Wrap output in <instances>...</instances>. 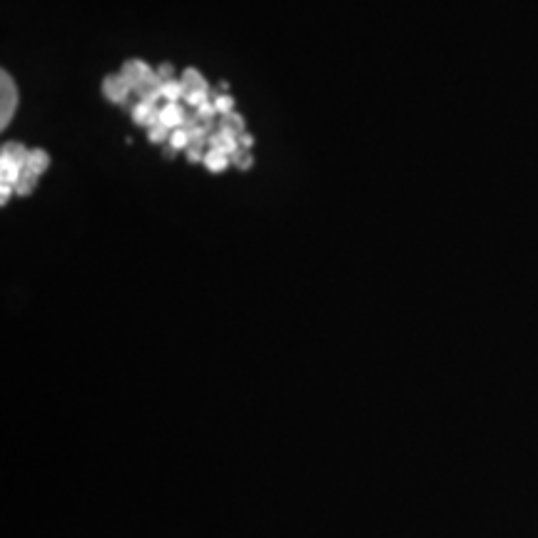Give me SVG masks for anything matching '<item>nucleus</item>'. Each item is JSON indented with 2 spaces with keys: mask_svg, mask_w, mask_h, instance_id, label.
Listing matches in <instances>:
<instances>
[{
  "mask_svg": "<svg viewBox=\"0 0 538 538\" xmlns=\"http://www.w3.org/2000/svg\"><path fill=\"white\" fill-rule=\"evenodd\" d=\"M122 75L130 83V90L135 95H140L148 102H157V97H162V80H160L157 70H150V65H145L143 60H127L122 65Z\"/></svg>",
  "mask_w": 538,
  "mask_h": 538,
  "instance_id": "nucleus-1",
  "label": "nucleus"
},
{
  "mask_svg": "<svg viewBox=\"0 0 538 538\" xmlns=\"http://www.w3.org/2000/svg\"><path fill=\"white\" fill-rule=\"evenodd\" d=\"M16 107H18V88L13 83L11 73L3 70L0 73V127L6 130L11 125L13 115H16Z\"/></svg>",
  "mask_w": 538,
  "mask_h": 538,
  "instance_id": "nucleus-2",
  "label": "nucleus"
},
{
  "mask_svg": "<svg viewBox=\"0 0 538 538\" xmlns=\"http://www.w3.org/2000/svg\"><path fill=\"white\" fill-rule=\"evenodd\" d=\"M130 83L125 80V75H107L105 80H102V95L107 97L110 102H115V105H125L127 97H130Z\"/></svg>",
  "mask_w": 538,
  "mask_h": 538,
  "instance_id": "nucleus-3",
  "label": "nucleus"
},
{
  "mask_svg": "<svg viewBox=\"0 0 538 538\" xmlns=\"http://www.w3.org/2000/svg\"><path fill=\"white\" fill-rule=\"evenodd\" d=\"M132 120L143 127H153L155 122H160L157 105H155V102H148V100H140L138 105L132 107Z\"/></svg>",
  "mask_w": 538,
  "mask_h": 538,
  "instance_id": "nucleus-4",
  "label": "nucleus"
},
{
  "mask_svg": "<svg viewBox=\"0 0 538 538\" xmlns=\"http://www.w3.org/2000/svg\"><path fill=\"white\" fill-rule=\"evenodd\" d=\"M187 120L185 110H182V105L179 102H167V105L160 110V122L162 125H167L169 130H177V127H182Z\"/></svg>",
  "mask_w": 538,
  "mask_h": 538,
  "instance_id": "nucleus-5",
  "label": "nucleus"
},
{
  "mask_svg": "<svg viewBox=\"0 0 538 538\" xmlns=\"http://www.w3.org/2000/svg\"><path fill=\"white\" fill-rule=\"evenodd\" d=\"M182 85H185V95H190V92H212L210 85H207V80L202 78V73H200V70H195V68H187L185 70Z\"/></svg>",
  "mask_w": 538,
  "mask_h": 538,
  "instance_id": "nucleus-6",
  "label": "nucleus"
},
{
  "mask_svg": "<svg viewBox=\"0 0 538 538\" xmlns=\"http://www.w3.org/2000/svg\"><path fill=\"white\" fill-rule=\"evenodd\" d=\"M0 157H8L11 162L20 165L23 169L28 167V157H30V150H25L20 143H6L3 145V153H0Z\"/></svg>",
  "mask_w": 538,
  "mask_h": 538,
  "instance_id": "nucleus-7",
  "label": "nucleus"
},
{
  "mask_svg": "<svg viewBox=\"0 0 538 538\" xmlns=\"http://www.w3.org/2000/svg\"><path fill=\"white\" fill-rule=\"evenodd\" d=\"M217 127H222V130H227L229 135H234V138H242L244 132H247V125H244V120H242V115H237V112H229V115H225L220 120V125Z\"/></svg>",
  "mask_w": 538,
  "mask_h": 538,
  "instance_id": "nucleus-8",
  "label": "nucleus"
},
{
  "mask_svg": "<svg viewBox=\"0 0 538 538\" xmlns=\"http://www.w3.org/2000/svg\"><path fill=\"white\" fill-rule=\"evenodd\" d=\"M23 174V167L16 162H11L8 157H0V179L6 182V185H13L16 187V182L20 179Z\"/></svg>",
  "mask_w": 538,
  "mask_h": 538,
  "instance_id": "nucleus-9",
  "label": "nucleus"
},
{
  "mask_svg": "<svg viewBox=\"0 0 538 538\" xmlns=\"http://www.w3.org/2000/svg\"><path fill=\"white\" fill-rule=\"evenodd\" d=\"M50 167V157L45 150H30V157H28V169H30L32 174H37L40 177L45 169Z\"/></svg>",
  "mask_w": 538,
  "mask_h": 538,
  "instance_id": "nucleus-10",
  "label": "nucleus"
},
{
  "mask_svg": "<svg viewBox=\"0 0 538 538\" xmlns=\"http://www.w3.org/2000/svg\"><path fill=\"white\" fill-rule=\"evenodd\" d=\"M205 165H207V169H210V172H225V169H227V165H229V157H227V155L217 153V150H207V153H205Z\"/></svg>",
  "mask_w": 538,
  "mask_h": 538,
  "instance_id": "nucleus-11",
  "label": "nucleus"
},
{
  "mask_svg": "<svg viewBox=\"0 0 538 538\" xmlns=\"http://www.w3.org/2000/svg\"><path fill=\"white\" fill-rule=\"evenodd\" d=\"M35 185H37V174H32L30 169H23V174H20V179L16 182V192L18 195H23V197H28L30 195L32 190H35Z\"/></svg>",
  "mask_w": 538,
  "mask_h": 538,
  "instance_id": "nucleus-12",
  "label": "nucleus"
},
{
  "mask_svg": "<svg viewBox=\"0 0 538 538\" xmlns=\"http://www.w3.org/2000/svg\"><path fill=\"white\" fill-rule=\"evenodd\" d=\"M148 138L153 140V143H169L172 130H169L167 125H162V122H155L153 127H148Z\"/></svg>",
  "mask_w": 538,
  "mask_h": 538,
  "instance_id": "nucleus-13",
  "label": "nucleus"
},
{
  "mask_svg": "<svg viewBox=\"0 0 538 538\" xmlns=\"http://www.w3.org/2000/svg\"><path fill=\"white\" fill-rule=\"evenodd\" d=\"M182 95H185V85H182V83H174V80H169V83L162 85V97H167V102H177Z\"/></svg>",
  "mask_w": 538,
  "mask_h": 538,
  "instance_id": "nucleus-14",
  "label": "nucleus"
},
{
  "mask_svg": "<svg viewBox=\"0 0 538 538\" xmlns=\"http://www.w3.org/2000/svg\"><path fill=\"white\" fill-rule=\"evenodd\" d=\"M190 132L185 130V127H177V130H172V138H169V145H172L174 150H185L190 148Z\"/></svg>",
  "mask_w": 538,
  "mask_h": 538,
  "instance_id": "nucleus-15",
  "label": "nucleus"
},
{
  "mask_svg": "<svg viewBox=\"0 0 538 538\" xmlns=\"http://www.w3.org/2000/svg\"><path fill=\"white\" fill-rule=\"evenodd\" d=\"M215 110L220 112L222 117L229 115V112L234 110V100H232V97H227V95H217L215 97Z\"/></svg>",
  "mask_w": 538,
  "mask_h": 538,
  "instance_id": "nucleus-16",
  "label": "nucleus"
},
{
  "mask_svg": "<svg viewBox=\"0 0 538 538\" xmlns=\"http://www.w3.org/2000/svg\"><path fill=\"white\" fill-rule=\"evenodd\" d=\"M229 160H232V162L237 165L239 169H249V167H252V155H249V153H247V150H244V148H239L237 153H234V155H232V157H229Z\"/></svg>",
  "mask_w": 538,
  "mask_h": 538,
  "instance_id": "nucleus-17",
  "label": "nucleus"
},
{
  "mask_svg": "<svg viewBox=\"0 0 538 538\" xmlns=\"http://www.w3.org/2000/svg\"><path fill=\"white\" fill-rule=\"evenodd\" d=\"M215 102H205L202 107H197V112L192 117L195 120H200V122H212V117H215Z\"/></svg>",
  "mask_w": 538,
  "mask_h": 538,
  "instance_id": "nucleus-18",
  "label": "nucleus"
},
{
  "mask_svg": "<svg viewBox=\"0 0 538 538\" xmlns=\"http://www.w3.org/2000/svg\"><path fill=\"white\" fill-rule=\"evenodd\" d=\"M185 97L192 107H202L205 102H210V92H190V95H185Z\"/></svg>",
  "mask_w": 538,
  "mask_h": 538,
  "instance_id": "nucleus-19",
  "label": "nucleus"
},
{
  "mask_svg": "<svg viewBox=\"0 0 538 538\" xmlns=\"http://www.w3.org/2000/svg\"><path fill=\"white\" fill-rule=\"evenodd\" d=\"M172 73H174V68L169 63H162L157 68V75H160V80H162V83H169V80H172Z\"/></svg>",
  "mask_w": 538,
  "mask_h": 538,
  "instance_id": "nucleus-20",
  "label": "nucleus"
},
{
  "mask_svg": "<svg viewBox=\"0 0 538 538\" xmlns=\"http://www.w3.org/2000/svg\"><path fill=\"white\" fill-rule=\"evenodd\" d=\"M13 192H16V187L3 182V185H0V205H8V200H11Z\"/></svg>",
  "mask_w": 538,
  "mask_h": 538,
  "instance_id": "nucleus-21",
  "label": "nucleus"
},
{
  "mask_svg": "<svg viewBox=\"0 0 538 538\" xmlns=\"http://www.w3.org/2000/svg\"><path fill=\"white\" fill-rule=\"evenodd\" d=\"M239 145H242V148H244V150H249V148H252V145H254L252 135H249V132H244L242 138H239Z\"/></svg>",
  "mask_w": 538,
  "mask_h": 538,
  "instance_id": "nucleus-22",
  "label": "nucleus"
},
{
  "mask_svg": "<svg viewBox=\"0 0 538 538\" xmlns=\"http://www.w3.org/2000/svg\"><path fill=\"white\" fill-rule=\"evenodd\" d=\"M174 153H177V150H174L172 145H167V148H165V157H174Z\"/></svg>",
  "mask_w": 538,
  "mask_h": 538,
  "instance_id": "nucleus-23",
  "label": "nucleus"
}]
</instances>
